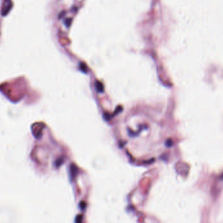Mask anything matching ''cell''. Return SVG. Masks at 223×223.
<instances>
[{"mask_svg":"<svg viewBox=\"0 0 223 223\" xmlns=\"http://www.w3.org/2000/svg\"><path fill=\"white\" fill-rule=\"evenodd\" d=\"M71 19H69V18L67 19V23H66V26H67V27H68V26H70V24H69V22H70V23H71Z\"/></svg>","mask_w":223,"mask_h":223,"instance_id":"1","label":"cell"}]
</instances>
